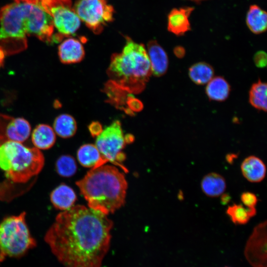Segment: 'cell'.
Instances as JSON below:
<instances>
[{
  "label": "cell",
  "mask_w": 267,
  "mask_h": 267,
  "mask_svg": "<svg viewBox=\"0 0 267 267\" xmlns=\"http://www.w3.org/2000/svg\"><path fill=\"white\" fill-rule=\"evenodd\" d=\"M113 226L102 212L76 205L56 216L44 240L65 267H101Z\"/></svg>",
  "instance_id": "obj_1"
},
{
  "label": "cell",
  "mask_w": 267,
  "mask_h": 267,
  "mask_svg": "<svg viewBox=\"0 0 267 267\" xmlns=\"http://www.w3.org/2000/svg\"><path fill=\"white\" fill-rule=\"evenodd\" d=\"M11 117L0 113V201L6 202L30 190L44 164L40 150L7 137Z\"/></svg>",
  "instance_id": "obj_2"
},
{
  "label": "cell",
  "mask_w": 267,
  "mask_h": 267,
  "mask_svg": "<svg viewBox=\"0 0 267 267\" xmlns=\"http://www.w3.org/2000/svg\"><path fill=\"white\" fill-rule=\"evenodd\" d=\"M52 19L40 4L17 2L0 10V47L6 55L27 47V36L33 35L43 42H53Z\"/></svg>",
  "instance_id": "obj_3"
},
{
  "label": "cell",
  "mask_w": 267,
  "mask_h": 267,
  "mask_svg": "<svg viewBox=\"0 0 267 267\" xmlns=\"http://www.w3.org/2000/svg\"><path fill=\"white\" fill-rule=\"evenodd\" d=\"M89 208L106 215L124 205L128 183L123 173L113 166L91 168L76 182Z\"/></svg>",
  "instance_id": "obj_4"
},
{
  "label": "cell",
  "mask_w": 267,
  "mask_h": 267,
  "mask_svg": "<svg viewBox=\"0 0 267 267\" xmlns=\"http://www.w3.org/2000/svg\"><path fill=\"white\" fill-rule=\"evenodd\" d=\"M122 52L114 54L108 70L111 82L123 90L139 93L152 74L146 49L126 37Z\"/></svg>",
  "instance_id": "obj_5"
},
{
  "label": "cell",
  "mask_w": 267,
  "mask_h": 267,
  "mask_svg": "<svg viewBox=\"0 0 267 267\" xmlns=\"http://www.w3.org/2000/svg\"><path fill=\"white\" fill-rule=\"evenodd\" d=\"M26 213L4 218L0 222V262L19 257L36 245L27 224Z\"/></svg>",
  "instance_id": "obj_6"
},
{
  "label": "cell",
  "mask_w": 267,
  "mask_h": 267,
  "mask_svg": "<svg viewBox=\"0 0 267 267\" xmlns=\"http://www.w3.org/2000/svg\"><path fill=\"white\" fill-rule=\"evenodd\" d=\"M133 139V136L130 135H124L121 123L118 120L114 121L102 130L97 136L95 146L104 164L110 162L128 173V169L122 164L126 158L122 150L126 143L132 142Z\"/></svg>",
  "instance_id": "obj_7"
},
{
  "label": "cell",
  "mask_w": 267,
  "mask_h": 267,
  "mask_svg": "<svg viewBox=\"0 0 267 267\" xmlns=\"http://www.w3.org/2000/svg\"><path fill=\"white\" fill-rule=\"evenodd\" d=\"M73 9L86 25L95 34L113 20V7L106 0H78Z\"/></svg>",
  "instance_id": "obj_8"
},
{
  "label": "cell",
  "mask_w": 267,
  "mask_h": 267,
  "mask_svg": "<svg viewBox=\"0 0 267 267\" xmlns=\"http://www.w3.org/2000/svg\"><path fill=\"white\" fill-rule=\"evenodd\" d=\"M40 5L52 19L54 27L63 38L73 35L79 28L80 19L71 0H42Z\"/></svg>",
  "instance_id": "obj_9"
},
{
  "label": "cell",
  "mask_w": 267,
  "mask_h": 267,
  "mask_svg": "<svg viewBox=\"0 0 267 267\" xmlns=\"http://www.w3.org/2000/svg\"><path fill=\"white\" fill-rule=\"evenodd\" d=\"M244 253L253 267H267L266 221L255 226L247 241Z\"/></svg>",
  "instance_id": "obj_10"
},
{
  "label": "cell",
  "mask_w": 267,
  "mask_h": 267,
  "mask_svg": "<svg viewBox=\"0 0 267 267\" xmlns=\"http://www.w3.org/2000/svg\"><path fill=\"white\" fill-rule=\"evenodd\" d=\"M193 7L175 8L168 16V30L176 36H182L191 30L189 18Z\"/></svg>",
  "instance_id": "obj_11"
},
{
  "label": "cell",
  "mask_w": 267,
  "mask_h": 267,
  "mask_svg": "<svg viewBox=\"0 0 267 267\" xmlns=\"http://www.w3.org/2000/svg\"><path fill=\"white\" fill-rule=\"evenodd\" d=\"M58 54L61 63L73 64L81 62L85 57V51L80 41L68 38L58 46Z\"/></svg>",
  "instance_id": "obj_12"
},
{
  "label": "cell",
  "mask_w": 267,
  "mask_h": 267,
  "mask_svg": "<svg viewBox=\"0 0 267 267\" xmlns=\"http://www.w3.org/2000/svg\"><path fill=\"white\" fill-rule=\"evenodd\" d=\"M146 50L152 74L157 77L164 75L169 64L168 55L165 50L156 41L151 40L147 44Z\"/></svg>",
  "instance_id": "obj_13"
},
{
  "label": "cell",
  "mask_w": 267,
  "mask_h": 267,
  "mask_svg": "<svg viewBox=\"0 0 267 267\" xmlns=\"http://www.w3.org/2000/svg\"><path fill=\"white\" fill-rule=\"evenodd\" d=\"M240 170L247 180L252 183H258L265 178L267 169L261 158L255 155H250L242 162Z\"/></svg>",
  "instance_id": "obj_14"
},
{
  "label": "cell",
  "mask_w": 267,
  "mask_h": 267,
  "mask_svg": "<svg viewBox=\"0 0 267 267\" xmlns=\"http://www.w3.org/2000/svg\"><path fill=\"white\" fill-rule=\"evenodd\" d=\"M203 193L210 198H216L224 193L226 189L225 178L221 174L211 172L205 175L200 182Z\"/></svg>",
  "instance_id": "obj_15"
},
{
  "label": "cell",
  "mask_w": 267,
  "mask_h": 267,
  "mask_svg": "<svg viewBox=\"0 0 267 267\" xmlns=\"http://www.w3.org/2000/svg\"><path fill=\"white\" fill-rule=\"evenodd\" d=\"M76 200L77 196L74 190L64 183L57 186L50 194V200L53 207L62 211L72 207Z\"/></svg>",
  "instance_id": "obj_16"
},
{
  "label": "cell",
  "mask_w": 267,
  "mask_h": 267,
  "mask_svg": "<svg viewBox=\"0 0 267 267\" xmlns=\"http://www.w3.org/2000/svg\"><path fill=\"white\" fill-rule=\"evenodd\" d=\"M55 133L50 126L41 124L33 131L31 139L34 147L39 150H46L51 148L56 141Z\"/></svg>",
  "instance_id": "obj_17"
},
{
  "label": "cell",
  "mask_w": 267,
  "mask_h": 267,
  "mask_svg": "<svg viewBox=\"0 0 267 267\" xmlns=\"http://www.w3.org/2000/svg\"><path fill=\"white\" fill-rule=\"evenodd\" d=\"M31 132L30 123L22 117H11L6 127L7 137L11 140L22 143L29 137Z\"/></svg>",
  "instance_id": "obj_18"
},
{
  "label": "cell",
  "mask_w": 267,
  "mask_h": 267,
  "mask_svg": "<svg viewBox=\"0 0 267 267\" xmlns=\"http://www.w3.org/2000/svg\"><path fill=\"white\" fill-rule=\"evenodd\" d=\"M246 23L253 33L260 34L265 32L267 28L266 11L256 4L251 5L246 14Z\"/></svg>",
  "instance_id": "obj_19"
},
{
  "label": "cell",
  "mask_w": 267,
  "mask_h": 267,
  "mask_svg": "<svg viewBox=\"0 0 267 267\" xmlns=\"http://www.w3.org/2000/svg\"><path fill=\"white\" fill-rule=\"evenodd\" d=\"M230 87L222 77L213 78L207 84L206 93L209 99L217 101L226 100L230 93Z\"/></svg>",
  "instance_id": "obj_20"
},
{
  "label": "cell",
  "mask_w": 267,
  "mask_h": 267,
  "mask_svg": "<svg viewBox=\"0 0 267 267\" xmlns=\"http://www.w3.org/2000/svg\"><path fill=\"white\" fill-rule=\"evenodd\" d=\"M78 160L81 165L94 168L104 165L101 154L95 145L86 144L77 152Z\"/></svg>",
  "instance_id": "obj_21"
},
{
  "label": "cell",
  "mask_w": 267,
  "mask_h": 267,
  "mask_svg": "<svg viewBox=\"0 0 267 267\" xmlns=\"http://www.w3.org/2000/svg\"><path fill=\"white\" fill-rule=\"evenodd\" d=\"M53 127L55 134L63 138L73 136L77 129L75 119L67 114H62L57 116L54 121Z\"/></svg>",
  "instance_id": "obj_22"
},
{
  "label": "cell",
  "mask_w": 267,
  "mask_h": 267,
  "mask_svg": "<svg viewBox=\"0 0 267 267\" xmlns=\"http://www.w3.org/2000/svg\"><path fill=\"white\" fill-rule=\"evenodd\" d=\"M267 84L259 79L252 85L249 92V101L251 105L256 109L265 112L267 107Z\"/></svg>",
  "instance_id": "obj_23"
},
{
  "label": "cell",
  "mask_w": 267,
  "mask_h": 267,
  "mask_svg": "<svg viewBox=\"0 0 267 267\" xmlns=\"http://www.w3.org/2000/svg\"><path fill=\"white\" fill-rule=\"evenodd\" d=\"M214 74L213 68L204 62L195 63L188 70V75L191 81L199 85L208 83L213 78Z\"/></svg>",
  "instance_id": "obj_24"
},
{
  "label": "cell",
  "mask_w": 267,
  "mask_h": 267,
  "mask_svg": "<svg viewBox=\"0 0 267 267\" xmlns=\"http://www.w3.org/2000/svg\"><path fill=\"white\" fill-rule=\"evenodd\" d=\"M256 208H248L241 204L234 203L228 206L226 210V215L235 224H246L250 219L255 216Z\"/></svg>",
  "instance_id": "obj_25"
},
{
  "label": "cell",
  "mask_w": 267,
  "mask_h": 267,
  "mask_svg": "<svg viewBox=\"0 0 267 267\" xmlns=\"http://www.w3.org/2000/svg\"><path fill=\"white\" fill-rule=\"evenodd\" d=\"M55 168L59 175L62 177L69 178L76 173L77 167L75 160L72 156L63 155L57 160Z\"/></svg>",
  "instance_id": "obj_26"
},
{
  "label": "cell",
  "mask_w": 267,
  "mask_h": 267,
  "mask_svg": "<svg viewBox=\"0 0 267 267\" xmlns=\"http://www.w3.org/2000/svg\"><path fill=\"white\" fill-rule=\"evenodd\" d=\"M240 200L243 205L250 209L256 208L258 201L255 194L250 191H245L240 195Z\"/></svg>",
  "instance_id": "obj_27"
},
{
  "label": "cell",
  "mask_w": 267,
  "mask_h": 267,
  "mask_svg": "<svg viewBox=\"0 0 267 267\" xmlns=\"http://www.w3.org/2000/svg\"><path fill=\"white\" fill-rule=\"evenodd\" d=\"M254 61L258 68H264L267 65V55L264 51H257L254 56Z\"/></svg>",
  "instance_id": "obj_28"
},
{
  "label": "cell",
  "mask_w": 267,
  "mask_h": 267,
  "mask_svg": "<svg viewBox=\"0 0 267 267\" xmlns=\"http://www.w3.org/2000/svg\"><path fill=\"white\" fill-rule=\"evenodd\" d=\"M128 101V106L133 111H139L142 107V105L140 101L135 98H130Z\"/></svg>",
  "instance_id": "obj_29"
},
{
  "label": "cell",
  "mask_w": 267,
  "mask_h": 267,
  "mask_svg": "<svg viewBox=\"0 0 267 267\" xmlns=\"http://www.w3.org/2000/svg\"><path fill=\"white\" fill-rule=\"evenodd\" d=\"M89 130L93 136H97L102 131L100 124L98 122H93L89 126Z\"/></svg>",
  "instance_id": "obj_30"
},
{
  "label": "cell",
  "mask_w": 267,
  "mask_h": 267,
  "mask_svg": "<svg viewBox=\"0 0 267 267\" xmlns=\"http://www.w3.org/2000/svg\"><path fill=\"white\" fill-rule=\"evenodd\" d=\"M174 53L178 58H182L185 53V50L183 47L181 46H177L174 49Z\"/></svg>",
  "instance_id": "obj_31"
},
{
  "label": "cell",
  "mask_w": 267,
  "mask_h": 267,
  "mask_svg": "<svg viewBox=\"0 0 267 267\" xmlns=\"http://www.w3.org/2000/svg\"><path fill=\"white\" fill-rule=\"evenodd\" d=\"M220 196L221 202L222 205L228 204L231 200L230 196L227 193H223Z\"/></svg>",
  "instance_id": "obj_32"
},
{
  "label": "cell",
  "mask_w": 267,
  "mask_h": 267,
  "mask_svg": "<svg viewBox=\"0 0 267 267\" xmlns=\"http://www.w3.org/2000/svg\"><path fill=\"white\" fill-rule=\"evenodd\" d=\"M236 158H237V156L235 154L231 153L226 155L225 159L228 163L231 164L234 159Z\"/></svg>",
  "instance_id": "obj_33"
},
{
  "label": "cell",
  "mask_w": 267,
  "mask_h": 267,
  "mask_svg": "<svg viewBox=\"0 0 267 267\" xmlns=\"http://www.w3.org/2000/svg\"><path fill=\"white\" fill-rule=\"evenodd\" d=\"M15 2H27L35 4H40L42 0H14Z\"/></svg>",
  "instance_id": "obj_34"
},
{
  "label": "cell",
  "mask_w": 267,
  "mask_h": 267,
  "mask_svg": "<svg viewBox=\"0 0 267 267\" xmlns=\"http://www.w3.org/2000/svg\"><path fill=\"white\" fill-rule=\"evenodd\" d=\"M6 54L4 50L0 47V68L2 67L3 64V61L5 57Z\"/></svg>",
  "instance_id": "obj_35"
},
{
  "label": "cell",
  "mask_w": 267,
  "mask_h": 267,
  "mask_svg": "<svg viewBox=\"0 0 267 267\" xmlns=\"http://www.w3.org/2000/svg\"><path fill=\"white\" fill-rule=\"evenodd\" d=\"M191 0V1H195V2H200V1L205 0Z\"/></svg>",
  "instance_id": "obj_36"
},
{
  "label": "cell",
  "mask_w": 267,
  "mask_h": 267,
  "mask_svg": "<svg viewBox=\"0 0 267 267\" xmlns=\"http://www.w3.org/2000/svg\"></svg>",
  "instance_id": "obj_37"
}]
</instances>
